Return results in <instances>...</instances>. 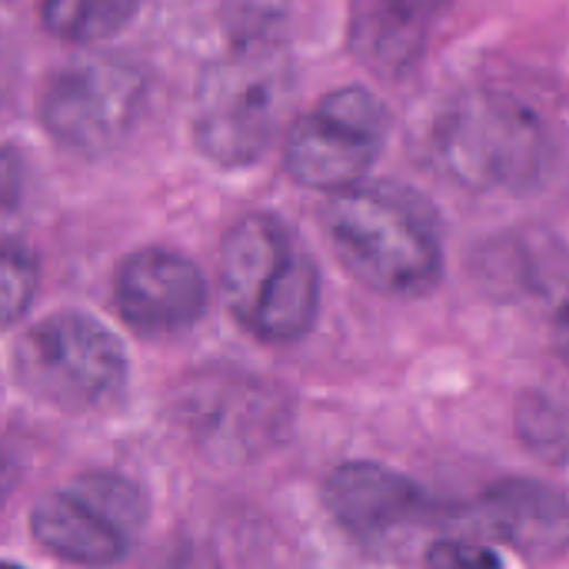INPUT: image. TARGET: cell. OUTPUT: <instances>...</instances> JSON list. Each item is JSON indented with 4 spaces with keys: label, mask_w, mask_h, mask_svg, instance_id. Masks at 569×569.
<instances>
[{
    "label": "cell",
    "mask_w": 569,
    "mask_h": 569,
    "mask_svg": "<svg viewBox=\"0 0 569 569\" xmlns=\"http://www.w3.org/2000/svg\"><path fill=\"white\" fill-rule=\"evenodd\" d=\"M340 263L383 297H423L443 270L433 210L407 187L357 183L323 210Z\"/></svg>",
    "instance_id": "1"
},
{
    "label": "cell",
    "mask_w": 569,
    "mask_h": 569,
    "mask_svg": "<svg viewBox=\"0 0 569 569\" xmlns=\"http://www.w3.org/2000/svg\"><path fill=\"white\" fill-rule=\"evenodd\" d=\"M220 290L230 313L267 343L310 333L320 310L313 257L270 213L237 220L220 243Z\"/></svg>",
    "instance_id": "2"
},
{
    "label": "cell",
    "mask_w": 569,
    "mask_h": 569,
    "mask_svg": "<svg viewBox=\"0 0 569 569\" xmlns=\"http://www.w3.org/2000/svg\"><path fill=\"white\" fill-rule=\"evenodd\" d=\"M293 100V63L267 33L243 37L197 87V147L223 167L253 163L280 133Z\"/></svg>",
    "instance_id": "3"
},
{
    "label": "cell",
    "mask_w": 569,
    "mask_h": 569,
    "mask_svg": "<svg viewBox=\"0 0 569 569\" xmlns=\"http://www.w3.org/2000/svg\"><path fill=\"white\" fill-rule=\"evenodd\" d=\"M437 160L470 190H527L550 163V133L517 97L470 90L437 127Z\"/></svg>",
    "instance_id": "4"
},
{
    "label": "cell",
    "mask_w": 569,
    "mask_h": 569,
    "mask_svg": "<svg viewBox=\"0 0 569 569\" xmlns=\"http://www.w3.org/2000/svg\"><path fill=\"white\" fill-rule=\"evenodd\" d=\"M13 377L37 400L67 413H83L117 400L127 383V357L103 323L63 310L20 337Z\"/></svg>",
    "instance_id": "5"
},
{
    "label": "cell",
    "mask_w": 569,
    "mask_h": 569,
    "mask_svg": "<svg viewBox=\"0 0 569 569\" xmlns=\"http://www.w3.org/2000/svg\"><path fill=\"white\" fill-rule=\"evenodd\" d=\"M177 420L213 460L247 463L277 450L290 433V397L263 377L207 367L183 380Z\"/></svg>",
    "instance_id": "6"
},
{
    "label": "cell",
    "mask_w": 569,
    "mask_h": 569,
    "mask_svg": "<svg viewBox=\"0 0 569 569\" xmlns=\"http://www.w3.org/2000/svg\"><path fill=\"white\" fill-rule=\"evenodd\" d=\"M383 140V103L363 87H340L293 123L287 140V170L303 187L343 193L363 183Z\"/></svg>",
    "instance_id": "7"
},
{
    "label": "cell",
    "mask_w": 569,
    "mask_h": 569,
    "mask_svg": "<svg viewBox=\"0 0 569 569\" xmlns=\"http://www.w3.org/2000/svg\"><path fill=\"white\" fill-rule=\"evenodd\" d=\"M143 97L140 70L113 57H87L50 77L40 97V120L57 143L77 153H103L130 133Z\"/></svg>",
    "instance_id": "8"
},
{
    "label": "cell",
    "mask_w": 569,
    "mask_h": 569,
    "mask_svg": "<svg viewBox=\"0 0 569 569\" xmlns=\"http://www.w3.org/2000/svg\"><path fill=\"white\" fill-rule=\"evenodd\" d=\"M113 307L140 333H177L207 310V280L187 257L147 247L117 267Z\"/></svg>",
    "instance_id": "9"
},
{
    "label": "cell",
    "mask_w": 569,
    "mask_h": 569,
    "mask_svg": "<svg viewBox=\"0 0 569 569\" xmlns=\"http://www.w3.org/2000/svg\"><path fill=\"white\" fill-rule=\"evenodd\" d=\"M323 503L357 540L377 543L427 517L423 490L383 463H340L323 483Z\"/></svg>",
    "instance_id": "10"
},
{
    "label": "cell",
    "mask_w": 569,
    "mask_h": 569,
    "mask_svg": "<svg viewBox=\"0 0 569 569\" xmlns=\"http://www.w3.org/2000/svg\"><path fill=\"white\" fill-rule=\"evenodd\" d=\"M480 520L523 553H553L569 540V500L533 480L493 483L480 497Z\"/></svg>",
    "instance_id": "11"
},
{
    "label": "cell",
    "mask_w": 569,
    "mask_h": 569,
    "mask_svg": "<svg viewBox=\"0 0 569 569\" xmlns=\"http://www.w3.org/2000/svg\"><path fill=\"white\" fill-rule=\"evenodd\" d=\"M450 0H360L353 17V47L380 73H403L427 47L430 27Z\"/></svg>",
    "instance_id": "12"
},
{
    "label": "cell",
    "mask_w": 569,
    "mask_h": 569,
    "mask_svg": "<svg viewBox=\"0 0 569 569\" xmlns=\"http://www.w3.org/2000/svg\"><path fill=\"white\" fill-rule=\"evenodd\" d=\"M30 530L43 550L77 567H113L130 550V540L70 490L43 493L30 510Z\"/></svg>",
    "instance_id": "13"
},
{
    "label": "cell",
    "mask_w": 569,
    "mask_h": 569,
    "mask_svg": "<svg viewBox=\"0 0 569 569\" xmlns=\"http://www.w3.org/2000/svg\"><path fill=\"white\" fill-rule=\"evenodd\" d=\"M137 10V0H43V27L70 43H97L113 37Z\"/></svg>",
    "instance_id": "14"
},
{
    "label": "cell",
    "mask_w": 569,
    "mask_h": 569,
    "mask_svg": "<svg viewBox=\"0 0 569 569\" xmlns=\"http://www.w3.org/2000/svg\"><path fill=\"white\" fill-rule=\"evenodd\" d=\"M67 490L77 500H83L93 513H100L127 540H133L140 533V527L147 523V497H143V490L133 480L120 477V473L90 470V473H80Z\"/></svg>",
    "instance_id": "15"
},
{
    "label": "cell",
    "mask_w": 569,
    "mask_h": 569,
    "mask_svg": "<svg viewBox=\"0 0 569 569\" xmlns=\"http://www.w3.org/2000/svg\"><path fill=\"white\" fill-rule=\"evenodd\" d=\"M517 433L537 457L569 463V407L563 403L543 393H523L517 403Z\"/></svg>",
    "instance_id": "16"
},
{
    "label": "cell",
    "mask_w": 569,
    "mask_h": 569,
    "mask_svg": "<svg viewBox=\"0 0 569 569\" xmlns=\"http://www.w3.org/2000/svg\"><path fill=\"white\" fill-rule=\"evenodd\" d=\"M33 290H37V260L33 253L17 243V240H7L3 247V263H0V303H3V323H17L30 300H33Z\"/></svg>",
    "instance_id": "17"
},
{
    "label": "cell",
    "mask_w": 569,
    "mask_h": 569,
    "mask_svg": "<svg viewBox=\"0 0 569 569\" xmlns=\"http://www.w3.org/2000/svg\"><path fill=\"white\" fill-rule=\"evenodd\" d=\"M427 569H503V560L480 543L440 540L427 553Z\"/></svg>",
    "instance_id": "18"
},
{
    "label": "cell",
    "mask_w": 569,
    "mask_h": 569,
    "mask_svg": "<svg viewBox=\"0 0 569 569\" xmlns=\"http://www.w3.org/2000/svg\"><path fill=\"white\" fill-rule=\"evenodd\" d=\"M147 569H217V557L200 540H173L167 550H160Z\"/></svg>",
    "instance_id": "19"
},
{
    "label": "cell",
    "mask_w": 569,
    "mask_h": 569,
    "mask_svg": "<svg viewBox=\"0 0 569 569\" xmlns=\"http://www.w3.org/2000/svg\"><path fill=\"white\" fill-rule=\"evenodd\" d=\"M553 340H557V353H560V360L569 367V303L560 310V317H557Z\"/></svg>",
    "instance_id": "20"
},
{
    "label": "cell",
    "mask_w": 569,
    "mask_h": 569,
    "mask_svg": "<svg viewBox=\"0 0 569 569\" xmlns=\"http://www.w3.org/2000/svg\"><path fill=\"white\" fill-rule=\"evenodd\" d=\"M7 569H20V567H13V563H10V567H7Z\"/></svg>",
    "instance_id": "21"
}]
</instances>
